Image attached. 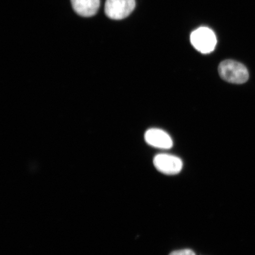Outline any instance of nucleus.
<instances>
[{
  "instance_id": "1",
  "label": "nucleus",
  "mask_w": 255,
  "mask_h": 255,
  "mask_svg": "<svg viewBox=\"0 0 255 255\" xmlns=\"http://www.w3.org/2000/svg\"><path fill=\"white\" fill-rule=\"evenodd\" d=\"M218 71L221 77L231 84H243L250 78L246 66L233 60H226L221 62Z\"/></svg>"
},
{
  "instance_id": "2",
  "label": "nucleus",
  "mask_w": 255,
  "mask_h": 255,
  "mask_svg": "<svg viewBox=\"0 0 255 255\" xmlns=\"http://www.w3.org/2000/svg\"><path fill=\"white\" fill-rule=\"evenodd\" d=\"M190 41L193 47L203 54L213 52L217 44L214 32L205 27H200L194 30L191 34Z\"/></svg>"
},
{
  "instance_id": "3",
  "label": "nucleus",
  "mask_w": 255,
  "mask_h": 255,
  "mask_svg": "<svg viewBox=\"0 0 255 255\" xmlns=\"http://www.w3.org/2000/svg\"><path fill=\"white\" fill-rule=\"evenodd\" d=\"M135 7V0H106L105 12L113 20H122L128 17Z\"/></svg>"
},
{
  "instance_id": "4",
  "label": "nucleus",
  "mask_w": 255,
  "mask_h": 255,
  "mask_svg": "<svg viewBox=\"0 0 255 255\" xmlns=\"http://www.w3.org/2000/svg\"><path fill=\"white\" fill-rule=\"evenodd\" d=\"M153 163L158 171L167 175L179 173L183 167L182 161L179 158L165 154L156 155Z\"/></svg>"
},
{
  "instance_id": "5",
  "label": "nucleus",
  "mask_w": 255,
  "mask_h": 255,
  "mask_svg": "<svg viewBox=\"0 0 255 255\" xmlns=\"http://www.w3.org/2000/svg\"><path fill=\"white\" fill-rule=\"evenodd\" d=\"M145 139L149 145L158 148L170 149L173 145L170 135L159 129H148L145 133Z\"/></svg>"
},
{
  "instance_id": "6",
  "label": "nucleus",
  "mask_w": 255,
  "mask_h": 255,
  "mask_svg": "<svg viewBox=\"0 0 255 255\" xmlns=\"http://www.w3.org/2000/svg\"><path fill=\"white\" fill-rule=\"evenodd\" d=\"M72 7L78 15L90 17L97 13L100 0H71Z\"/></svg>"
},
{
  "instance_id": "7",
  "label": "nucleus",
  "mask_w": 255,
  "mask_h": 255,
  "mask_svg": "<svg viewBox=\"0 0 255 255\" xmlns=\"http://www.w3.org/2000/svg\"><path fill=\"white\" fill-rule=\"evenodd\" d=\"M169 255H196L193 251L190 250L175 251Z\"/></svg>"
}]
</instances>
